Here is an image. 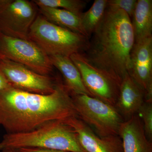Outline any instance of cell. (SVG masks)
<instances>
[{"instance_id": "obj_23", "label": "cell", "mask_w": 152, "mask_h": 152, "mask_svg": "<svg viewBox=\"0 0 152 152\" xmlns=\"http://www.w3.org/2000/svg\"><path fill=\"white\" fill-rule=\"evenodd\" d=\"M2 152H18L17 150L12 149H7L3 150Z\"/></svg>"}, {"instance_id": "obj_6", "label": "cell", "mask_w": 152, "mask_h": 152, "mask_svg": "<svg viewBox=\"0 0 152 152\" xmlns=\"http://www.w3.org/2000/svg\"><path fill=\"white\" fill-rule=\"evenodd\" d=\"M0 57L43 75L50 76L53 69L49 56L34 42L8 37L1 33Z\"/></svg>"}, {"instance_id": "obj_15", "label": "cell", "mask_w": 152, "mask_h": 152, "mask_svg": "<svg viewBox=\"0 0 152 152\" xmlns=\"http://www.w3.org/2000/svg\"><path fill=\"white\" fill-rule=\"evenodd\" d=\"M132 19L135 42L152 37V0H137Z\"/></svg>"}, {"instance_id": "obj_3", "label": "cell", "mask_w": 152, "mask_h": 152, "mask_svg": "<svg viewBox=\"0 0 152 152\" xmlns=\"http://www.w3.org/2000/svg\"><path fill=\"white\" fill-rule=\"evenodd\" d=\"M24 148L60 150L67 152H87L79 142L72 128L63 120L51 121L31 132L7 134L0 142V151Z\"/></svg>"}, {"instance_id": "obj_16", "label": "cell", "mask_w": 152, "mask_h": 152, "mask_svg": "<svg viewBox=\"0 0 152 152\" xmlns=\"http://www.w3.org/2000/svg\"><path fill=\"white\" fill-rule=\"evenodd\" d=\"M39 7L41 15L49 21L88 37L82 26L80 18L78 16L63 9L45 7Z\"/></svg>"}, {"instance_id": "obj_22", "label": "cell", "mask_w": 152, "mask_h": 152, "mask_svg": "<svg viewBox=\"0 0 152 152\" xmlns=\"http://www.w3.org/2000/svg\"><path fill=\"white\" fill-rule=\"evenodd\" d=\"M11 86L7 80L3 73L0 71V92Z\"/></svg>"}, {"instance_id": "obj_20", "label": "cell", "mask_w": 152, "mask_h": 152, "mask_svg": "<svg viewBox=\"0 0 152 152\" xmlns=\"http://www.w3.org/2000/svg\"><path fill=\"white\" fill-rule=\"evenodd\" d=\"M137 3V0H107V9L111 10H122L132 19Z\"/></svg>"}, {"instance_id": "obj_10", "label": "cell", "mask_w": 152, "mask_h": 152, "mask_svg": "<svg viewBox=\"0 0 152 152\" xmlns=\"http://www.w3.org/2000/svg\"><path fill=\"white\" fill-rule=\"evenodd\" d=\"M128 73L143 91L145 102L152 103V37L135 42Z\"/></svg>"}, {"instance_id": "obj_14", "label": "cell", "mask_w": 152, "mask_h": 152, "mask_svg": "<svg viewBox=\"0 0 152 152\" xmlns=\"http://www.w3.org/2000/svg\"><path fill=\"white\" fill-rule=\"evenodd\" d=\"M49 56L52 65L58 69L62 75L64 83L71 94L92 96L84 84L78 69L70 57L62 55Z\"/></svg>"}, {"instance_id": "obj_21", "label": "cell", "mask_w": 152, "mask_h": 152, "mask_svg": "<svg viewBox=\"0 0 152 152\" xmlns=\"http://www.w3.org/2000/svg\"><path fill=\"white\" fill-rule=\"evenodd\" d=\"M18 152H67L60 150L36 148H24L17 150Z\"/></svg>"}, {"instance_id": "obj_18", "label": "cell", "mask_w": 152, "mask_h": 152, "mask_svg": "<svg viewBox=\"0 0 152 152\" xmlns=\"http://www.w3.org/2000/svg\"><path fill=\"white\" fill-rule=\"evenodd\" d=\"M32 1L38 7L63 9L80 17L87 4V1L83 0H34Z\"/></svg>"}, {"instance_id": "obj_13", "label": "cell", "mask_w": 152, "mask_h": 152, "mask_svg": "<svg viewBox=\"0 0 152 152\" xmlns=\"http://www.w3.org/2000/svg\"><path fill=\"white\" fill-rule=\"evenodd\" d=\"M118 135L124 152H152V142L147 137L137 114L122 124Z\"/></svg>"}, {"instance_id": "obj_19", "label": "cell", "mask_w": 152, "mask_h": 152, "mask_svg": "<svg viewBox=\"0 0 152 152\" xmlns=\"http://www.w3.org/2000/svg\"><path fill=\"white\" fill-rule=\"evenodd\" d=\"M137 114L141 120L147 137L152 142V103L145 102Z\"/></svg>"}, {"instance_id": "obj_5", "label": "cell", "mask_w": 152, "mask_h": 152, "mask_svg": "<svg viewBox=\"0 0 152 152\" xmlns=\"http://www.w3.org/2000/svg\"><path fill=\"white\" fill-rule=\"evenodd\" d=\"M77 116L100 137L118 135L124 119L114 106L84 94H72Z\"/></svg>"}, {"instance_id": "obj_7", "label": "cell", "mask_w": 152, "mask_h": 152, "mask_svg": "<svg viewBox=\"0 0 152 152\" xmlns=\"http://www.w3.org/2000/svg\"><path fill=\"white\" fill-rule=\"evenodd\" d=\"M70 58L78 69L84 84L92 96L115 106L119 94L121 82L94 65L84 53H77Z\"/></svg>"}, {"instance_id": "obj_17", "label": "cell", "mask_w": 152, "mask_h": 152, "mask_svg": "<svg viewBox=\"0 0 152 152\" xmlns=\"http://www.w3.org/2000/svg\"><path fill=\"white\" fill-rule=\"evenodd\" d=\"M107 0H95L91 7L81 15V21L87 37L93 34L103 18L107 7Z\"/></svg>"}, {"instance_id": "obj_8", "label": "cell", "mask_w": 152, "mask_h": 152, "mask_svg": "<svg viewBox=\"0 0 152 152\" xmlns=\"http://www.w3.org/2000/svg\"><path fill=\"white\" fill-rule=\"evenodd\" d=\"M37 15L36 6L32 1L0 0V33L29 40V31Z\"/></svg>"}, {"instance_id": "obj_1", "label": "cell", "mask_w": 152, "mask_h": 152, "mask_svg": "<svg viewBox=\"0 0 152 152\" xmlns=\"http://www.w3.org/2000/svg\"><path fill=\"white\" fill-rule=\"evenodd\" d=\"M76 116L72 94L61 79L50 94L11 86L0 92V126L7 134L28 132L51 121Z\"/></svg>"}, {"instance_id": "obj_11", "label": "cell", "mask_w": 152, "mask_h": 152, "mask_svg": "<svg viewBox=\"0 0 152 152\" xmlns=\"http://www.w3.org/2000/svg\"><path fill=\"white\" fill-rule=\"evenodd\" d=\"M64 121L77 133L79 142L87 152H124L119 136L99 137L78 117Z\"/></svg>"}, {"instance_id": "obj_2", "label": "cell", "mask_w": 152, "mask_h": 152, "mask_svg": "<svg viewBox=\"0 0 152 152\" xmlns=\"http://www.w3.org/2000/svg\"><path fill=\"white\" fill-rule=\"evenodd\" d=\"M134 43L130 18L122 10L107 9L84 53L94 65L121 83L128 73Z\"/></svg>"}, {"instance_id": "obj_9", "label": "cell", "mask_w": 152, "mask_h": 152, "mask_svg": "<svg viewBox=\"0 0 152 152\" xmlns=\"http://www.w3.org/2000/svg\"><path fill=\"white\" fill-rule=\"evenodd\" d=\"M0 71L11 86L27 92L48 95L54 91L61 79L43 75L24 66L0 57Z\"/></svg>"}, {"instance_id": "obj_12", "label": "cell", "mask_w": 152, "mask_h": 152, "mask_svg": "<svg viewBox=\"0 0 152 152\" xmlns=\"http://www.w3.org/2000/svg\"><path fill=\"white\" fill-rule=\"evenodd\" d=\"M145 102L143 91L127 74L121 83L118 98L114 106L117 111L124 121H127L137 115Z\"/></svg>"}, {"instance_id": "obj_4", "label": "cell", "mask_w": 152, "mask_h": 152, "mask_svg": "<svg viewBox=\"0 0 152 152\" xmlns=\"http://www.w3.org/2000/svg\"><path fill=\"white\" fill-rule=\"evenodd\" d=\"M28 39L34 42L48 56L70 57L84 53L89 38L53 23L42 15H37L29 31Z\"/></svg>"}]
</instances>
